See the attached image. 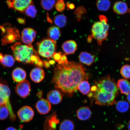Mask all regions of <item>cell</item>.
Returning a JSON list of instances; mask_svg holds the SVG:
<instances>
[{
    "label": "cell",
    "mask_w": 130,
    "mask_h": 130,
    "mask_svg": "<svg viewBox=\"0 0 130 130\" xmlns=\"http://www.w3.org/2000/svg\"><path fill=\"white\" fill-rule=\"evenodd\" d=\"M44 65L45 68H48L50 67V65L48 61H43Z\"/></svg>",
    "instance_id": "38"
},
{
    "label": "cell",
    "mask_w": 130,
    "mask_h": 130,
    "mask_svg": "<svg viewBox=\"0 0 130 130\" xmlns=\"http://www.w3.org/2000/svg\"><path fill=\"white\" fill-rule=\"evenodd\" d=\"M117 86L122 94L128 95L130 93V83L126 79H119L118 81Z\"/></svg>",
    "instance_id": "18"
},
{
    "label": "cell",
    "mask_w": 130,
    "mask_h": 130,
    "mask_svg": "<svg viewBox=\"0 0 130 130\" xmlns=\"http://www.w3.org/2000/svg\"><path fill=\"white\" fill-rule=\"evenodd\" d=\"M15 60L13 56L10 55H4L2 59L0 61L3 66L7 67H11L13 66Z\"/></svg>",
    "instance_id": "22"
},
{
    "label": "cell",
    "mask_w": 130,
    "mask_h": 130,
    "mask_svg": "<svg viewBox=\"0 0 130 130\" xmlns=\"http://www.w3.org/2000/svg\"><path fill=\"white\" fill-rule=\"evenodd\" d=\"M54 23L57 26L63 27L65 26L67 22V19L64 14L56 15L54 19Z\"/></svg>",
    "instance_id": "25"
},
{
    "label": "cell",
    "mask_w": 130,
    "mask_h": 130,
    "mask_svg": "<svg viewBox=\"0 0 130 130\" xmlns=\"http://www.w3.org/2000/svg\"><path fill=\"white\" fill-rule=\"evenodd\" d=\"M26 15L32 18L36 17L37 10L33 5L30 4L27 7L25 11Z\"/></svg>",
    "instance_id": "30"
},
{
    "label": "cell",
    "mask_w": 130,
    "mask_h": 130,
    "mask_svg": "<svg viewBox=\"0 0 130 130\" xmlns=\"http://www.w3.org/2000/svg\"><path fill=\"white\" fill-rule=\"evenodd\" d=\"M97 87L95 92H89L88 96L95 101V104L101 106L111 105L116 103L118 94L117 84L110 75L102 77L94 82Z\"/></svg>",
    "instance_id": "2"
},
{
    "label": "cell",
    "mask_w": 130,
    "mask_h": 130,
    "mask_svg": "<svg viewBox=\"0 0 130 130\" xmlns=\"http://www.w3.org/2000/svg\"><path fill=\"white\" fill-rule=\"evenodd\" d=\"M15 59L19 62L32 64L37 52L31 44H23L17 42L11 46Z\"/></svg>",
    "instance_id": "3"
},
{
    "label": "cell",
    "mask_w": 130,
    "mask_h": 130,
    "mask_svg": "<svg viewBox=\"0 0 130 130\" xmlns=\"http://www.w3.org/2000/svg\"><path fill=\"white\" fill-rule=\"evenodd\" d=\"M37 53L43 57L49 59L55 52L56 42L49 38L45 39L37 43Z\"/></svg>",
    "instance_id": "5"
},
{
    "label": "cell",
    "mask_w": 130,
    "mask_h": 130,
    "mask_svg": "<svg viewBox=\"0 0 130 130\" xmlns=\"http://www.w3.org/2000/svg\"><path fill=\"white\" fill-rule=\"evenodd\" d=\"M89 77L86 69L81 63L68 61L55 67L52 82L62 93L71 97L78 90L81 81Z\"/></svg>",
    "instance_id": "1"
},
{
    "label": "cell",
    "mask_w": 130,
    "mask_h": 130,
    "mask_svg": "<svg viewBox=\"0 0 130 130\" xmlns=\"http://www.w3.org/2000/svg\"><path fill=\"white\" fill-rule=\"evenodd\" d=\"M47 35L49 38L56 41L61 36V30L58 27L52 26L48 29Z\"/></svg>",
    "instance_id": "21"
},
{
    "label": "cell",
    "mask_w": 130,
    "mask_h": 130,
    "mask_svg": "<svg viewBox=\"0 0 130 130\" xmlns=\"http://www.w3.org/2000/svg\"><path fill=\"white\" fill-rule=\"evenodd\" d=\"M62 53L61 52L55 53H54L53 57L55 60L57 62H58L61 59Z\"/></svg>",
    "instance_id": "34"
},
{
    "label": "cell",
    "mask_w": 130,
    "mask_h": 130,
    "mask_svg": "<svg viewBox=\"0 0 130 130\" xmlns=\"http://www.w3.org/2000/svg\"><path fill=\"white\" fill-rule=\"evenodd\" d=\"M66 5L68 8L71 10L74 9L75 7L74 4L69 3H67Z\"/></svg>",
    "instance_id": "36"
},
{
    "label": "cell",
    "mask_w": 130,
    "mask_h": 130,
    "mask_svg": "<svg viewBox=\"0 0 130 130\" xmlns=\"http://www.w3.org/2000/svg\"><path fill=\"white\" fill-rule=\"evenodd\" d=\"M5 130H17L15 128L13 127H9L6 128Z\"/></svg>",
    "instance_id": "39"
},
{
    "label": "cell",
    "mask_w": 130,
    "mask_h": 130,
    "mask_svg": "<svg viewBox=\"0 0 130 130\" xmlns=\"http://www.w3.org/2000/svg\"><path fill=\"white\" fill-rule=\"evenodd\" d=\"M37 111L41 115L46 114L49 112L51 109V105L48 100L41 99L38 100L35 105Z\"/></svg>",
    "instance_id": "11"
},
{
    "label": "cell",
    "mask_w": 130,
    "mask_h": 130,
    "mask_svg": "<svg viewBox=\"0 0 130 130\" xmlns=\"http://www.w3.org/2000/svg\"><path fill=\"white\" fill-rule=\"evenodd\" d=\"M62 48L66 54H71L75 52L77 50V45L74 40H68L63 43Z\"/></svg>",
    "instance_id": "14"
},
{
    "label": "cell",
    "mask_w": 130,
    "mask_h": 130,
    "mask_svg": "<svg viewBox=\"0 0 130 130\" xmlns=\"http://www.w3.org/2000/svg\"><path fill=\"white\" fill-rule=\"evenodd\" d=\"M79 58L81 62L88 66L92 64L95 61L94 56L86 52H81L79 54Z\"/></svg>",
    "instance_id": "20"
},
{
    "label": "cell",
    "mask_w": 130,
    "mask_h": 130,
    "mask_svg": "<svg viewBox=\"0 0 130 130\" xmlns=\"http://www.w3.org/2000/svg\"><path fill=\"white\" fill-rule=\"evenodd\" d=\"M10 91L7 83L2 79H0V99L5 102L6 106L9 110L10 119L13 121L16 119V117L10 102Z\"/></svg>",
    "instance_id": "6"
},
{
    "label": "cell",
    "mask_w": 130,
    "mask_h": 130,
    "mask_svg": "<svg viewBox=\"0 0 130 130\" xmlns=\"http://www.w3.org/2000/svg\"><path fill=\"white\" fill-rule=\"evenodd\" d=\"M114 12L119 14L126 13L128 10L127 4L123 1H119L115 3L113 6Z\"/></svg>",
    "instance_id": "17"
},
{
    "label": "cell",
    "mask_w": 130,
    "mask_h": 130,
    "mask_svg": "<svg viewBox=\"0 0 130 130\" xmlns=\"http://www.w3.org/2000/svg\"><path fill=\"white\" fill-rule=\"evenodd\" d=\"M100 21L95 23L92 26L91 37L97 41L99 45L106 40L108 34L109 26L108 20L105 16H99Z\"/></svg>",
    "instance_id": "4"
},
{
    "label": "cell",
    "mask_w": 130,
    "mask_h": 130,
    "mask_svg": "<svg viewBox=\"0 0 130 130\" xmlns=\"http://www.w3.org/2000/svg\"><path fill=\"white\" fill-rule=\"evenodd\" d=\"M48 100L50 103L54 105L58 104L60 102L62 99V96L59 91L52 90L47 95Z\"/></svg>",
    "instance_id": "13"
},
{
    "label": "cell",
    "mask_w": 130,
    "mask_h": 130,
    "mask_svg": "<svg viewBox=\"0 0 130 130\" xmlns=\"http://www.w3.org/2000/svg\"><path fill=\"white\" fill-rule=\"evenodd\" d=\"M127 100L128 102L130 103V93L127 95Z\"/></svg>",
    "instance_id": "41"
},
{
    "label": "cell",
    "mask_w": 130,
    "mask_h": 130,
    "mask_svg": "<svg viewBox=\"0 0 130 130\" xmlns=\"http://www.w3.org/2000/svg\"><path fill=\"white\" fill-rule=\"evenodd\" d=\"M7 3L9 7L19 12H23L32 4V0H12L8 1Z\"/></svg>",
    "instance_id": "7"
},
{
    "label": "cell",
    "mask_w": 130,
    "mask_h": 130,
    "mask_svg": "<svg viewBox=\"0 0 130 130\" xmlns=\"http://www.w3.org/2000/svg\"><path fill=\"white\" fill-rule=\"evenodd\" d=\"M90 85L87 80H83L79 83L78 87L79 90L84 95L89 94L90 91Z\"/></svg>",
    "instance_id": "23"
},
{
    "label": "cell",
    "mask_w": 130,
    "mask_h": 130,
    "mask_svg": "<svg viewBox=\"0 0 130 130\" xmlns=\"http://www.w3.org/2000/svg\"><path fill=\"white\" fill-rule=\"evenodd\" d=\"M45 75V73L43 69L36 68L32 70L30 76L31 79L34 82L39 83L44 79Z\"/></svg>",
    "instance_id": "12"
},
{
    "label": "cell",
    "mask_w": 130,
    "mask_h": 130,
    "mask_svg": "<svg viewBox=\"0 0 130 130\" xmlns=\"http://www.w3.org/2000/svg\"><path fill=\"white\" fill-rule=\"evenodd\" d=\"M3 56L4 55L2 54V53H0V61H1L2 59Z\"/></svg>",
    "instance_id": "43"
},
{
    "label": "cell",
    "mask_w": 130,
    "mask_h": 130,
    "mask_svg": "<svg viewBox=\"0 0 130 130\" xmlns=\"http://www.w3.org/2000/svg\"><path fill=\"white\" fill-rule=\"evenodd\" d=\"M55 6L58 12H62L64 10L66 7L64 0H58Z\"/></svg>",
    "instance_id": "33"
},
{
    "label": "cell",
    "mask_w": 130,
    "mask_h": 130,
    "mask_svg": "<svg viewBox=\"0 0 130 130\" xmlns=\"http://www.w3.org/2000/svg\"><path fill=\"white\" fill-rule=\"evenodd\" d=\"M18 117L21 121L28 122L33 118L34 112L31 107L25 106L21 108L17 113Z\"/></svg>",
    "instance_id": "8"
},
{
    "label": "cell",
    "mask_w": 130,
    "mask_h": 130,
    "mask_svg": "<svg viewBox=\"0 0 130 130\" xmlns=\"http://www.w3.org/2000/svg\"><path fill=\"white\" fill-rule=\"evenodd\" d=\"M26 75L25 71L20 68H16L13 71L12 74L13 80L19 83L25 80Z\"/></svg>",
    "instance_id": "15"
},
{
    "label": "cell",
    "mask_w": 130,
    "mask_h": 130,
    "mask_svg": "<svg viewBox=\"0 0 130 130\" xmlns=\"http://www.w3.org/2000/svg\"><path fill=\"white\" fill-rule=\"evenodd\" d=\"M96 5L99 10L106 11L109 9L110 2L109 0H97Z\"/></svg>",
    "instance_id": "24"
},
{
    "label": "cell",
    "mask_w": 130,
    "mask_h": 130,
    "mask_svg": "<svg viewBox=\"0 0 130 130\" xmlns=\"http://www.w3.org/2000/svg\"><path fill=\"white\" fill-rule=\"evenodd\" d=\"M129 103L125 101H120L116 103V109L120 112H125L129 109Z\"/></svg>",
    "instance_id": "27"
},
{
    "label": "cell",
    "mask_w": 130,
    "mask_h": 130,
    "mask_svg": "<svg viewBox=\"0 0 130 130\" xmlns=\"http://www.w3.org/2000/svg\"><path fill=\"white\" fill-rule=\"evenodd\" d=\"M9 115V109L6 106H0V120H3L7 118Z\"/></svg>",
    "instance_id": "31"
},
{
    "label": "cell",
    "mask_w": 130,
    "mask_h": 130,
    "mask_svg": "<svg viewBox=\"0 0 130 130\" xmlns=\"http://www.w3.org/2000/svg\"><path fill=\"white\" fill-rule=\"evenodd\" d=\"M120 73L122 77L126 79H130V66L128 64L125 65L122 67Z\"/></svg>",
    "instance_id": "29"
},
{
    "label": "cell",
    "mask_w": 130,
    "mask_h": 130,
    "mask_svg": "<svg viewBox=\"0 0 130 130\" xmlns=\"http://www.w3.org/2000/svg\"><path fill=\"white\" fill-rule=\"evenodd\" d=\"M91 112L89 107H83L78 109L77 112V117L81 121H86L90 118Z\"/></svg>",
    "instance_id": "16"
},
{
    "label": "cell",
    "mask_w": 130,
    "mask_h": 130,
    "mask_svg": "<svg viewBox=\"0 0 130 130\" xmlns=\"http://www.w3.org/2000/svg\"><path fill=\"white\" fill-rule=\"evenodd\" d=\"M30 91V85L28 80L19 83L16 86L15 91L19 96L25 98L29 95Z\"/></svg>",
    "instance_id": "9"
},
{
    "label": "cell",
    "mask_w": 130,
    "mask_h": 130,
    "mask_svg": "<svg viewBox=\"0 0 130 130\" xmlns=\"http://www.w3.org/2000/svg\"><path fill=\"white\" fill-rule=\"evenodd\" d=\"M127 127L128 129L129 130H130V120L128 122V125H127Z\"/></svg>",
    "instance_id": "42"
},
{
    "label": "cell",
    "mask_w": 130,
    "mask_h": 130,
    "mask_svg": "<svg viewBox=\"0 0 130 130\" xmlns=\"http://www.w3.org/2000/svg\"><path fill=\"white\" fill-rule=\"evenodd\" d=\"M48 62L49 63L50 65H53L55 64V61L53 60H51L48 61Z\"/></svg>",
    "instance_id": "40"
},
{
    "label": "cell",
    "mask_w": 130,
    "mask_h": 130,
    "mask_svg": "<svg viewBox=\"0 0 130 130\" xmlns=\"http://www.w3.org/2000/svg\"><path fill=\"white\" fill-rule=\"evenodd\" d=\"M17 21L19 23L22 24H24L25 23V21L22 18H18L17 19Z\"/></svg>",
    "instance_id": "37"
},
{
    "label": "cell",
    "mask_w": 130,
    "mask_h": 130,
    "mask_svg": "<svg viewBox=\"0 0 130 130\" xmlns=\"http://www.w3.org/2000/svg\"><path fill=\"white\" fill-rule=\"evenodd\" d=\"M22 41L25 44H31L36 36V32L30 28L24 29L22 32Z\"/></svg>",
    "instance_id": "10"
},
{
    "label": "cell",
    "mask_w": 130,
    "mask_h": 130,
    "mask_svg": "<svg viewBox=\"0 0 130 130\" xmlns=\"http://www.w3.org/2000/svg\"><path fill=\"white\" fill-rule=\"evenodd\" d=\"M56 4L55 0H41V4L43 9L46 10H51Z\"/></svg>",
    "instance_id": "28"
},
{
    "label": "cell",
    "mask_w": 130,
    "mask_h": 130,
    "mask_svg": "<svg viewBox=\"0 0 130 130\" xmlns=\"http://www.w3.org/2000/svg\"><path fill=\"white\" fill-rule=\"evenodd\" d=\"M74 124L69 120H65L62 122L59 126L60 130H74Z\"/></svg>",
    "instance_id": "26"
},
{
    "label": "cell",
    "mask_w": 130,
    "mask_h": 130,
    "mask_svg": "<svg viewBox=\"0 0 130 130\" xmlns=\"http://www.w3.org/2000/svg\"><path fill=\"white\" fill-rule=\"evenodd\" d=\"M68 58L66 55L65 54H63L62 55L60 60L58 62V64H64L65 62L68 61Z\"/></svg>",
    "instance_id": "35"
},
{
    "label": "cell",
    "mask_w": 130,
    "mask_h": 130,
    "mask_svg": "<svg viewBox=\"0 0 130 130\" xmlns=\"http://www.w3.org/2000/svg\"><path fill=\"white\" fill-rule=\"evenodd\" d=\"M87 10L83 6H80L76 9L74 11V14L77 15L78 20L80 21L82 15L85 14Z\"/></svg>",
    "instance_id": "32"
},
{
    "label": "cell",
    "mask_w": 130,
    "mask_h": 130,
    "mask_svg": "<svg viewBox=\"0 0 130 130\" xmlns=\"http://www.w3.org/2000/svg\"><path fill=\"white\" fill-rule=\"evenodd\" d=\"M8 35L3 38L2 40V43L3 45L6 44L10 43L13 42L16 39H17L19 37L18 32L17 30H15L14 29H10L8 30Z\"/></svg>",
    "instance_id": "19"
}]
</instances>
